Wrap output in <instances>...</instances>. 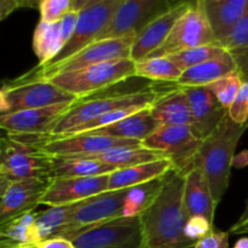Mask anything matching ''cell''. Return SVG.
<instances>
[{
  "instance_id": "1",
  "label": "cell",
  "mask_w": 248,
  "mask_h": 248,
  "mask_svg": "<svg viewBox=\"0 0 248 248\" xmlns=\"http://www.w3.org/2000/svg\"><path fill=\"white\" fill-rule=\"evenodd\" d=\"M186 173L172 170L152 205L140 215L142 245L140 248H194L186 235L189 219L184 206Z\"/></svg>"
},
{
  "instance_id": "2",
  "label": "cell",
  "mask_w": 248,
  "mask_h": 248,
  "mask_svg": "<svg viewBox=\"0 0 248 248\" xmlns=\"http://www.w3.org/2000/svg\"><path fill=\"white\" fill-rule=\"evenodd\" d=\"M247 127L248 123L239 125L229 115L225 116L219 126L202 140L194 160V166L199 167L205 174L217 205L227 193L235 149Z\"/></svg>"
},
{
  "instance_id": "3",
  "label": "cell",
  "mask_w": 248,
  "mask_h": 248,
  "mask_svg": "<svg viewBox=\"0 0 248 248\" xmlns=\"http://www.w3.org/2000/svg\"><path fill=\"white\" fill-rule=\"evenodd\" d=\"M162 91L164 90H159L154 86H145L142 89L111 92L108 94L97 92L82 98H78L61 119L52 133L47 135V137L65 135L75 127L85 125L116 109L132 106H150Z\"/></svg>"
},
{
  "instance_id": "4",
  "label": "cell",
  "mask_w": 248,
  "mask_h": 248,
  "mask_svg": "<svg viewBox=\"0 0 248 248\" xmlns=\"http://www.w3.org/2000/svg\"><path fill=\"white\" fill-rule=\"evenodd\" d=\"M77 99L78 97L74 94L29 70L27 74L2 84L0 90V116L55 104L73 103Z\"/></svg>"
},
{
  "instance_id": "5",
  "label": "cell",
  "mask_w": 248,
  "mask_h": 248,
  "mask_svg": "<svg viewBox=\"0 0 248 248\" xmlns=\"http://www.w3.org/2000/svg\"><path fill=\"white\" fill-rule=\"evenodd\" d=\"M51 156L35 143L7 135L0 142V184L24 179H50Z\"/></svg>"
},
{
  "instance_id": "6",
  "label": "cell",
  "mask_w": 248,
  "mask_h": 248,
  "mask_svg": "<svg viewBox=\"0 0 248 248\" xmlns=\"http://www.w3.org/2000/svg\"><path fill=\"white\" fill-rule=\"evenodd\" d=\"M136 78L135 62L131 58L115 60L90 65L74 72H65L50 78V81L78 98L110 89Z\"/></svg>"
},
{
  "instance_id": "7",
  "label": "cell",
  "mask_w": 248,
  "mask_h": 248,
  "mask_svg": "<svg viewBox=\"0 0 248 248\" xmlns=\"http://www.w3.org/2000/svg\"><path fill=\"white\" fill-rule=\"evenodd\" d=\"M63 237L77 248H140L142 223L140 216L119 217Z\"/></svg>"
},
{
  "instance_id": "8",
  "label": "cell",
  "mask_w": 248,
  "mask_h": 248,
  "mask_svg": "<svg viewBox=\"0 0 248 248\" xmlns=\"http://www.w3.org/2000/svg\"><path fill=\"white\" fill-rule=\"evenodd\" d=\"M218 43L210 26L202 0H193L191 6L177 21L169 38L147 58L167 57L173 53Z\"/></svg>"
},
{
  "instance_id": "9",
  "label": "cell",
  "mask_w": 248,
  "mask_h": 248,
  "mask_svg": "<svg viewBox=\"0 0 248 248\" xmlns=\"http://www.w3.org/2000/svg\"><path fill=\"white\" fill-rule=\"evenodd\" d=\"M202 138L191 125L160 126L142 142L144 148L161 152L173 162V170L186 173L194 166Z\"/></svg>"
},
{
  "instance_id": "10",
  "label": "cell",
  "mask_w": 248,
  "mask_h": 248,
  "mask_svg": "<svg viewBox=\"0 0 248 248\" xmlns=\"http://www.w3.org/2000/svg\"><path fill=\"white\" fill-rule=\"evenodd\" d=\"M124 1L125 0H106L101 4L81 10L79 12L74 33L63 50L51 62L46 64H38V67L50 68L61 64L94 43L97 36L108 26Z\"/></svg>"
},
{
  "instance_id": "11",
  "label": "cell",
  "mask_w": 248,
  "mask_h": 248,
  "mask_svg": "<svg viewBox=\"0 0 248 248\" xmlns=\"http://www.w3.org/2000/svg\"><path fill=\"white\" fill-rule=\"evenodd\" d=\"M136 36H137V33H131L121 38L94 41L61 64L50 68H40L36 65L31 69V72L43 79L48 80L61 73L74 72V70L82 69L90 65L109 62V61L130 58Z\"/></svg>"
},
{
  "instance_id": "12",
  "label": "cell",
  "mask_w": 248,
  "mask_h": 248,
  "mask_svg": "<svg viewBox=\"0 0 248 248\" xmlns=\"http://www.w3.org/2000/svg\"><path fill=\"white\" fill-rule=\"evenodd\" d=\"M38 144L50 156H90L115 148L140 147L142 142L82 132L52 138L39 135Z\"/></svg>"
},
{
  "instance_id": "13",
  "label": "cell",
  "mask_w": 248,
  "mask_h": 248,
  "mask_svg": "<svg viewBox=\"0 0 248 248\" xmlns=\"http://www.w3.org/2000/svg\"><path fill=\"white\" fill-rule=\"evenodd\" d=\"M128 193L130 188L106 191L81 201L70 217L69 227L65 235L86 228H92L115 218L124 217V208Z\"/></svg>"
},
{
  "instance_id": "14",
  "label": "cell",
  "mask_w": 248,
  "mask_h": 248,
  "mask_svg": "<svg viewBox=\"0 0 248 248\" xmlns=\"http://www.w3.org/2000/svg\"><path fill=\"white\" fill-rule=\"evenodd\" d=\"M167 0H125L108 26L94 41L138 33L145 24L169 7Z\"/></svg>"
},
{
  "instance_id": "15",
  "label": "cell",
  "mask_w": 248,
  "mask_h": 248,
  "mask_svg": "<svg viewBox=\"0 0 248 248\" xmlns=\"http://www.w3.org/2000/svg\"><path fill=\"white\" fill-rule=\"evenodd\" d=\"M50 179H24L0 184V224L33 212L41 203Z\"/></svg>"
},
{
  "instance_id": "16",
  "label": "cell",
  "mask_w": 248,
  "mask_h": 248,
  "mask_svg": "<svg viewBox=\"0 0 248 248\" xmlns=\"http://www.w3.org/2000/svg\"><path fill=\"white\" fill-rule=\"evenodd\" d=\"M73 103L55 104L1 115L0 126L7 135H51Z\"/></svg>"
},
{
  "instance_id": "17",
  "label": "cell",
  "mask_w": 248,
  "mask_h": 248,
  "mask_svg": "<svg viewBox=\"0 0 248 248\" xmlns=\"http://www.w3.org/2000/svg\"><path fill=\"white\" fill-rule=\"evenodd\" d=\"M109 174L93 177L51 178L41 203L51 206L72 205L108 191Z\"/></svg>"
},
{
  "instance_id": "18",
  "label": "cell",
  "mask_w": 248,
  "mask_h": 248,
  "mask_svg": "<svg viewBox=\"0 0 248 248\" xmlns=\"http://www.w3.org/2000/svg\"><path fill=\"white\" fill-rule=\"evenodd\" d=\"M193 1H179L170 5L164 12L157 15L137 33L131 50V60L138 62L147 58L160 47L169 38L174 24L191 6Z\"/></svg>"
},
{
  "instance_id": "19",
  "label": "cell",
  "mask_w": 248,
  "mask_h": 248,
  "mask_svg": "<svg viewBox=\"0 0 248 248\" xmlns=\"http://www.w3.org/2000/svg\"><path fill=\"white\" fill-rule=\"evenodd\" d=\"M78 17L79 12L70 11L53 23L39 22L33 35V50L39 58V64L51 62L63 50L74 33Z\"/></svg>"
},
{
  "instance_id": "20",
  "label": "cell",
  "mask_w": 248,
  "mask_h": 248,
  "mask_svg": "<svg viewBox=\"0 0 248 248\" xmlns=\"http://www.w3.org/2000/svg\"><path fill=\"white\" fill-rule=\"evenodd\" d=\"M190 104L193 127L202 140L210 136L229 115L217 97L205 87H186Z\"/></svg>"
},
{
  "instance_id": "21",
  "label": "cell",
  "mask_w": 248,
  "mask_h": 248,
  "mask_svg": "<svg viewBox=\"0 0 248 248\" xmlns=\"http://www.w3.org/2000/svg\"><path fill=\"white\" fill-rule=\"evenodd\" d=\"M149 108L153 116L161 126H193V116L186 87L177 85L174 89L164 90Z\"/></svg>"
},
{
  "instance_id": "22",
  "label": "cell",
  "mask_w": 248,
  "mask_h": 248,
  "mask_svg": "<svg viewBox=\"0 0 248 248\" xmlns=\"http://www.w3.org/2000/svg\"><path fill=\"white\" fill-rule=\"evenodd\" d=\"M184 206L189 217L201 216L207 218L212 224L215 222L217 203L205 174L196 166L191 167L186 173Z\"/></svg>"
},
{
  "instance_id": "23",
  "label": "cell",
  "mask_w": 248,
  "mask_h": 248,
  "mask_svg": "<svg viewBox=\"0 0 248 248\" xmlns=\"http://www.w3.org/2000/svg\"><path fill=\"white\" fill-rule=\"evenodd\" d=\"M173 169V162L169 157L147 162V164L119 169L109 174L108 191L133 188V186L148 183L150 181L166 176Z\"/></svg>"
},
{
  "instance_id": "24",
  "label": "cell",
  "mask_w": 248,
  "mask_h": 248,
  "mask_svg": "<svg viewBox=\"0 0 248 248\" xmlns=\"http://www.w3.org/2000/svg\"><path fill=\"white\" fill-rule=\"evenodd\" d=\"M160 126L161 125L153 116L149 107H147V108L142 109L138 113L123 119V120L118 121L113 125L96 128L93 131H89L87 133L143 142L150 135H153Z\"/></svg>"
},
{
  "instance_id": "25",
  "label": "cell",
  "mask_w": 248,
  "mask_h": 248,
  "mask_svg": "<svg viewBox=\"0 0 248 248\" xmlns=\"http://www.w3.org/2000/svg\"><path fill=\"white\" fill-rule=\"evenodd\" d=\"M203 9L218 43L227 38L247 12V0H202Z\"/></svg>"
},
{
  "instance_id": "26",
  "label": "cell",
  "mask_w": 248,
  "mask_h": 248,
  "mask_svg": "<svg viewBox=\"0 0 248 248\" xmlns=\"http://www.w3.org/2000/svg\"><path fill=\"white\" fill-rule=\"evenodd\" d=\"M234 72H237V64L234 57L227 52L220 57L184 70L176 85L182 87H203Z\"/></svg>"
},
{
  "instance_id": "27",
  "label": "cell",
  "mask_w": 248,
  "mask_h": 248,
  "mask_svg": "<svg viewBox=\"0 0 248 248\" xmlns=\"http://www.w3.org/2000/svg\"><path fill=\"white\" fill-rule=\"evenodd\" d=\"M51 178L93 177L111 173L119 170L118 167L86 156H51Z\"/></svg>"
},
{
  "instance_id": "28",
  "label": "cell",
  "mask_w": 248,
  "mask_h": 248,
  "mask_svg": "<svg viewBox=\"0 0 248 248\" xmlns=\"http://www.w3.org/2000/svg\"><path fill=\"white\" fill-rule=\"evenodd\" d=\"M38 212L26 213L0 224V248H36L34 222Z\"/></svg>"
},
{
  "instance_id": "29",
  "label": "cell",
  "mask_w": 248,
  "mask_h": 248,
  "mask_svg": "<svg viewBox=\"0 0 248 248\" xmlns=\"http://www.w3.org/2000/svg\"><path fill=\"white\" fill-rule=\"evenodd\" d=\"M80 202L72 203V205L51 206L43 212H38L34 222V234L39 244L51 237L64 236L68 232L70 217Z\"/></svg>"
},
{
  "instance_id": "30",
  "label": "cell",
  "mask_w": 248,
  "mask_h": 248,
  "mask_svg": "<svg viewBox=\"0 0 248 248\" xmlns=\"http://www.w3.org/2000/svg\"><path fill=\"white\" fill-rule=\"evenodd\" d=\"M86 157L99 160L104 164L111 165V166H115L118 169H125V167L156 161V160L164 159L166 156L161 152L148 149V148L140 145V147L115 148V149L107 150L101 154L90 155Z\"/></svg>"
},
{
  "instance_id": "31",
  "label": "cell",
  "mask_w": 248,
  "mask_h": 248,
  "mask_svg": "<svg viewBox=\"0 0 248 248\" xmlns=\"http://www.w3.org/2000/svg\"><path fill=\"white\" fill-rule=\"evenodd\" d=\"M220 45L234 57L237 73L242 80H248V12L237 22L229 35L219 41Z\"/></svg>"
},
{
  "instance_id": "32",
  "label": "cell",
  "mask_w": 248,
  "mask_h": 248,
  "mask_svg": "<svg viewBox=\"0 0 248 248\" xmlns=\"http://www.w3.org/2000/svg\"><path fill=\"white\" fill-rule=\"evenodd\" d=\"M183 74V70L169 57L144 58L135 62L136 78L153 80L161 82H174L176 84Z\"/></svg>"
},
{
  "instance_id": "33",
  "label": "cell",
  "mask_w": 248,
  "mask_h": 248,
  "mask_svg": "<svg viewBox=\"0 0 248 248\" xmlns=\"http://www.w3.org/2000/svg\"><path fill=\"white\" fill-rule=\"evenodd\" d=\"M164 182L165 176L130 188V193L126 199L125 208H124V217H136L147 210L160 193Z\"/></svg>"
},
{
  "instance_id": "34",
  "label": "cell",
  "mask_w": 248,
  "mask_h": 248,
  "mask_svg": "<svg viewBox=\"0 0 248 248\" xmlns=\"http://www.w3.org/2000/svg\"><path fill=\"white\" fill-rule=\"evenodd\" d=\"M227 52L228 51L219 43H215L199 46V47L188 48V50L173 53V55L167 56V57L172 62L176 63L184 72V70L189 69V68L196 67V65L207 62L210 60H213V58L220 57V56L225 55Z\"/></svg>"
},
{
  "instance_id": "35",
  "label": "cell",
  "mask_w": 248,
  "mask_h": 248,
  "mask_svg": "<svg viewBox=\"0 0 248 248\" xmlns=\"http://www.w3.org/2000/svg\"><path fill=\"white\" fill-rule=\"evenodd\" d=\"M242 84H244V80L241 75L237 72H234L203 87L212 92L224 108L229 109L236 98Z\"/></svg>"
},
{
  "instance_id": "36",
  "label": "cell",
  "mask_w": 248,
  "mask_h": 248,
  "mask_svg": "<svg viewBox=\"0 0 248 248\" xmlns=\"http://www.w3.org/2000/svg\"><path fill=\"white\" fill-rule=\"evenodd\" d=\"M73 0H43L39 4L40 21L53 23L62 19L68 12L73 11Z\"/></svg>"
},
{
  "instance_id": "37",
  "label": "cell",
  "mask_w": 248,
  "mask_h": 248,
  "mask_svg": "<svg viewBox=\"0 0 248 248\" xmlns=\"http://www.w3.org/2000/svg\"><path fill=\"white\" fill-rule=\"evenodd\" d=\"M228 113L230 119L239 125L248 123V80L244 81Z\"/></svg>"
},
{
  "instance_id": "38",
  "label": "cell",
  "mask_w": 248,
  "mask_h": 248,
  "mask_svg": "<svg viewBox=\"0 0 248 248\" xmlns=\"http://www.w3.org/2000/svg\"><path fill=\"white\" fill-rule=\"evenodd\" d=\"M215 230L212 223L205 217L195 216V217H189L186 225V235L188 239L198 244L201 239L207 236L211 232Z\"/></svg>"
},
{
  "instance_id": "39",
  "label": "cell",
  "mask_w": 248,
  "mask_h": 248,
  "mask_svg": "<svg viewBox=\"0 0 248 248\" xmlns=\"http://www.w3.org/2000/svg\"><path fill=\"white\" fill-rule=\"evenodd\" d=\"M229 235L230 232H228L213 230L201 239L194 248H229Z\"/></svg>"
},
{
  "instance_id": "40",
  "label": "cell",
  "mask_w": 248,
  "mask_h": 248,
  "mask_svg": "<svg viewBox=\"0 0 248 248\" xmlns=\"http://www.w3.org/2000/svg\"><path fill=\"white\" fill-rule=\"evenodd\" d=\"M36 248H77L70 240L63 236L51 237V239L44 240L38 245Z\"/></svg>"
},
{
  "instance_id": "41",
  "label": "cell",
  "mask_w": 248,
  "mask_h": 248,
  "mask_svg": "<svg viewBox=\"0 0 248 248\" xmlns=\"http://www.w3.org/2000/svg\"><path fill=\"white\" fill-rule=\"evenodd\" d=\"M17 9L19 5L16 0H0V19H5Z\"/></svg>"
},
{
  "instance_id": "42",
  "label": "cell",
  "mask_w": 248,
  "mask_h": 248,
  "mask_svg": "<svg viewBox=\"0 0 248 248\" xmlns=\"http://www.w3.org/2000/svg\"><path fill=\"white\" fill-rule=\"evenodd\" d=\"M230 234L234 235H242L248 234V216L245 217H240V219L230 228L229 230Z\"/></svg>"
},
{
  "instance_id": "43",
  "label": "cell",
  "mask_w": 248,
  "mask_h": 248,
  "mask_svg": "<svg viewBox=\"0 0 248 248\" xmlns=\"http://www.w3.org/2000/svg\"><path fill=\"white\" fill-rule=\"evenodd\" d=\"M106 1V0H73V11L80 12L81 10L86 9V7L93 6V5L101 4V2Z\"/></svg>"
},
{
  "instance_id": "44",
  "label": "cell",
  "mask_w": 248,
  "mask_h": 248,
  "mask_svg": "<svg viewBox=\"0 0 248 248\" xmlns=\"http://www.w3.org/2000/svg\"><path fill=\"white\" fill-rule=\"evenodd\" d=\"M248 165V152H242L241 154L239 155H235L234 157V161H232V166L235 167H244L247 166Z\"/></svg>"
},
{
  "instance_id": "45",
  "label": "cell",
  "mask_w": 248,
  "mask_h": 248,
  "mask_svg": "<svg viewBox=\"0 0 248 248\" xmlns=\"http://www.w3.org/2000/svg\"><path fill=\"white\" fill-rule=\"evenodd\" d=\"M232 248H248V237H242V239L237 240Z\"/></svg>"
},
{
  "instance_id": "46",
  "label": "cell",
  "mask_w": 248,
  "mask_h": 248,
  "mask_svg": "<svg viewBox=\"0 0 248 248\" xmlns=\"http://www.w3.org/2000/svg\"><path fill=\"white\" fill-rule=\"evenodd\" d=\"M43 1V0H28L26 4L23 5V7H31V9H38L39 4Z\"/></svg>"
},
{
  "instance_id": "47",
  "label": "cell",
  "mask_w": 248,
  "mask_h": 248,
  "mask_svg": "<svg viewBox=\"0 0 248 248\" xmlns=\"http://www.w3.org/2000/svg\"><path fill=\"white\" fill-rule=\"evenodd\" d=\"M245 216H248V199L246 201V207H245V211H244V213H242L241 217H245Z\"/></svg>"
},
{
  "instance_id": "48",
  "label": "cell",
  "mask_w": 248,
  "mask_h": 248,
  "mask_svg": "<svg viewBox=\"0 0 248 248\" xmlns=\"http://www.w3.org/2000/svg\"><path fill=\"white\" fill-rule=\"evenodd\" d=\"M17 2H18V5H19V7H23V5L26 4L27 1H28V0H16Z\"/></svg>"
},
{
  "instance_id": "49",
  "label": "cell",
  "mask_w": 248,
  "mask_h": 248,
  "mask_svg": "<svg viewBox=\"0 0 248 248\" xmlns=\"http://www.w3.org/2000/svg\"><path fill=\"white\" fill-rule=\"evenodd\" d=\"M247 12H248V0H247Z\"/></svg>"
},
{
  "instance_id": "50",
  "label": "cell",
  "mask_w": 248,
  "mask_h": 248,
  "mask_svg": "<svg viewBox=\"0 0 248 248\" xmlns=\"http://www.w3.org/2000/svg\"><path fill=\"white\" fill-rule=\"evenodd\" d=\"M212 1H219V0H212Z\"/></svg>"
}]
</instances>
